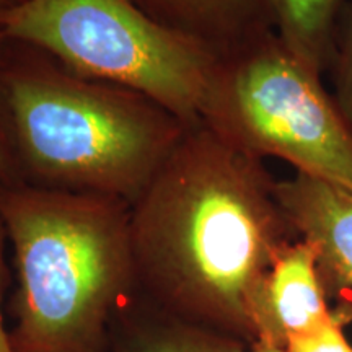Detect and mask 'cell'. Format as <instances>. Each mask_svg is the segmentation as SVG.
I'll return each instance as SVG.
<instances>
[{
    "label": "cell",
    "instance_id": "1",
    "mask_svg": "<svg viewBox=\"0 0 352 352\" xmlns=\"http://www.w3.org/2000/svg\"><path fill=\"white\" fill-rule=\"evenodd\" d=\"M256 157L197 122L131 204L138 285L162 311L256 342L264 279L297 232Z\"/></svg>",
    "mask_w": 352,
    "mask_h": 352
},
{
    "label": "cell",
    "instance_id": "2",
    "mask_svg": "<svg viewBox=\"0 0 352 352\" xmlns=\"http://www.w3.org/2000/svg\"><path fill=\"white\" fill-rule=\"evenodd\" d=\"M0 222L19 276L16 352H100L139 289L131 204L19 182L0 184Z\"/></svg>",
    "mask_w": 352,
    "mask_h": 352
},
{
    "label": "cell",
    "instance_id": "3",
    "mask_svg": "<svg viewBox=\"0 0 352 352\" xmlns=\"http://www.w3.org/2000/svg\"><path fill=\"white\" fill-rule=\"evenodd\" d=\"M15 44L3 82L23 182L132 204L191 126L140 91Z\"/></svg>",
    "mask_w": 352,
    "mask_h": 352
},
{
    "label": "cell",
    "instance_id": "4",
    "mask_svg": "<svg viewBox=\"0 0 352 352\" xmlns=\"http://www.w3.org/2000/svg\"><path fill=\"white\" fill-rule=\"evenodd\" d=\"M0 36L36 47L82 77L140 91L188 126L201 122L219 59L132 0H21L0 12Z\"/></svg>",
    "mask_w": 352,
    "mask_h": 352
},
{
    "label": "cell",
    "instance_id": "5",
    "mask_svg": "<svg viewBox=\"0 0 352 352\" xmlns=\"http://www.w3.org/2000/svg\"><path fill=\"white\" fill-rule=\"evenodd\" d=\"M201 122L248 155L352 191V134L321 82L274 30L219 54Z\"/></svg>",
    "mask_w": 352,
    "mask_h": 352
},
{
    "label": "cell",
    "instance_id": "6",
    "mask_svg": "<svg viewBox=\"0 0 352 352\" xmlns=\"http://www.w3.org/2000/svg\"><path fill=\"white\" fill-rule=\"evenodd\" d=\"M316 252L305 240L285 246L264 279L254 310L256 342L284 351L294 338L352 320V310L329 305Z\"/></svg>",
    "mask_w": 352,
    "mask_h": 352
},
{
    "label": "cell",
    "instance_id": "7",
    "mask_svg": "<svg viewBox=\"0 0 352 352\" xmlns=\"http://www.w3.org/2000/svg\"><path fill=\"white\" fill-rule=\"evenodd\" d=\"M276 192L298 239L310 243L329 298L352 297V191L294 173Z\"/></svg>",
    "mask_w": 352,
    "mask_h": 352
},
{
    "label": "cell",
    "instance_id": "8",
    "mask_svg": "<svg viewBox=\"0 0 352 352\" xmlns=\"http://www.w3.org/2000/svg\"><path fill=\"white\" fill-rule=\"evenodd\" d=\"M132 2L157 23L206 44L217 54L256 34L274 30L271 0H132Z\"/></svg>",
    "mask_w": 352,
    "mask_h": 352
},
{
    "label": "cell",
    "instance_id": "9",
    "mask_svg": "<svg viewBox=\"0 0 352 352\" xmlns=\"http://www.w3.org/2000/svg\"><path fill=\"white\" fill-rule=\"evenodd\" d=\"M274 30L285 46L316 72L329 67L338 23L347 0H271Z\"/></svg>",
    "mask_w": 352,
    "mask_h": 352
},
{
    "label": "cell",
    "instance_id": "10",
    "mask_svg": "<svg viewBox=\"0 0 352 352\" xmlns=\"http://www.w3.org/2000/svg\"><path fill=\"white\" fill-rule=\"evenodd\" d=\"M250 344L230 334L199 327L165 314V320L147 324L120 352H248Z\"/></svg>",
    "mask_w": 352,
    "mask_h": 352
},
{
    "label": "cell",
    "instance_id": "11",
    "mask_svg": "<svg viewBox=\"0 0 352 352\" xmlns=\"http://www.w3.org/2000/svg\"><path fill=\"white\" fill-rule=\"evenodd\" d=\"M329 67L333 70V98L352 134V0L342 8Z\"/></svg>",
    "mask_w": 352,
    "mask_h": 352
},
{
    "label": "cell",
    "instance_id": "12",
    "mask_svg": "<svg viewBox=\"0 0 352 352\" xmlns=\"http://www.w3.org/2000/svg\"><path fill=\"white\" fill-rule=\"evenodd\" d=\"M7 39L0 36V184H12L23 182L20 171L19 155H16L15 139H13L10 111H8V103L6 96V63Z\"/></svg>",
    "mask_w": 352,
    "mask_h": 352
},
{
    "label": "cell",
    "instance_id": "13",
    "mask_svg": "<svg viewBox=\"0 0 352 352\" xmlns=\"http://www.w3.org/2000/svg\"><path fill=\"white\" fill-rule=\"evenodd\" d=\"M341 324H333L308 336L294 338L283 352H352Z\"/></svg>",
    "mask_w": 352,
    "mask_h": 352
},
{
    "label": "cell",
    "instance_id": "14",
    "mask_svg": "<svg viewBox=\"0 0 352 352\" xmlns=\"http://www.w3.org/2000/svg\"><path fill=\"white\" fill-rule=\"evenodd\" d=\"M6 230H3L2 222H0V352H16L13 346L12 334L7 333L6 324H3L2 316V292H3V279H6V264H3V243H6Z\"/></svg>",
    "mask_w": 352,
    "mask_h": 352
},
{
    "label": "cell",
    "instance_id": "15",
    "mask_svg": "<svg viewBox=\"0 0 352 352\" xmlns=\"http://www.w3.org/2000/svg\"><path fill=\"white\" fill-rule=\"evenodd\" d=\"M248 352H283V351L277 349V347L263 344V342H254V344L250 346Z\"/></svg>",
    "mask_w": 352,
    "mask_h": 352
},
{
    "label": "cell",
    "instance_id": "16",
    "mask_svg": "<svg viewBox=\"0 0 352 352\" xmlns=\"http://www.w3.org/2000/svg\"><path fill=\"white\" fill-rule=\"evenodd\" d=\"M20 2L21 0H0V12L7 10V8L16 6V3H20Z\"/></svg>",
    "mask_w": 352,
    "mask_h": 352
}]
</instances>
